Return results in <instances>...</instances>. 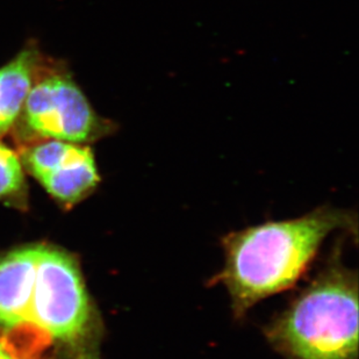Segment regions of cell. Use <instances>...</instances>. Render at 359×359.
<instances>
[{"instance_id":"cell-1","label":"cell","mask_w":359,"mask_h":359,"mask_svg":"<svg viewBox=\"0 0 359 359\" xmlns=\"http://www.w3.org/2000/svg\"><path fill=\"white\" fill-rule=\"evenodd\" d=\"M335 231L356 235V214L321 206L291 220L270 221L226 235L224 269L214 280L227 290L235 318L291 288Z\"/></svg>"},{"instance_id":"cell-2","label":"cell","mask_w":359,"mask_h":359,"mask_svg":"<svg viewBox=\"0 0 359 359\" xmlns=\"http://www.w3.org/2000/svg\"><path fill=\"white\" fill-rule=\"evenodd\" d=\"M341 249L265 327L285 359H358V275Z\"/></svg>"},{"instance_id":"cell-3","label":"cell","mask_w":359,"mask_h":359,"mask_svg":"<svg viewBox=\"0 0 359 359\" xmlns=\"http://www.w3.org/2000/svg\"><path fill=\"white\" fill-rule=\"evenodd\" d=\"M116 128V122L95 112L65 65L51 58L11 132L26 144L46 140L83 144L112 135Z\"/></svg>"},{"instance_id":"cell-4","label":"cell","mask_w":359,"mask_h":359,"mask_svg":"<svg viewBox=\"0 0 359 359\" xmlns=\"http://www.w3.org/2000/svg\"><path fill=\"white\" fill-rule=\"evenodd\" d=\"M27 323L54 339L85 343L95 353V321L79 265L69 255L40 245Z\"/></svg>"},{"instance_id":"cell-5","label":"cell","mask_w":359,"mask_h":359,"mask_svg":"<svg viewBox=\"0 0 359 359\" xmlns=\"http://www.w3.org/2000/svg\"><path fill=\"white\" fill-rule=\"evenodd\" d=\"M22 165L63 203L86 197L100 182L91 148L57 140L32 143L21 151Z\"/></svg>"},{"instance_id":"cell-6","label":"cell","mask_w":359,"mask_h":359,"mask_svg":"<svg viewBox=\"0 0 359 359\" xmlns=\"http://www.w3.org/2000/svg\"><path fill=\"white\" fill-rule=\"evenodd\" d=\"M40 245L12 251L0 259V325L27 323Z\"/></svg>"},{"instance_id":"cell-7","label":"cell","mask_w":359,"mask_h":359,"mask_svg":"<svg viewBox=\"0 0 359 359\" xmlns=\"http://www.w3.org/2000/svg\"><path fill=\"white\" fill-rule=\"evenodd\" d=\"M50 61L38 44L29 43L0 67V137L13 128L33 85Z\"/></svg>"},{"instance_id":"cell-8","label":"cell","mask_w":359,"mask_h":359,"mask_svg":"<svg viewBox=\"0 0 359 359\" xmlns=\"http://www.w3.org/2000/svg\"><path fill=\"white\" fill-rule=\"evenodd\" d=\"M25 192V173L20 157L0 142V199H13Z\"/></svg>"},{"instance_id":"cell-9","label":"cell","mask_w":359,"mask_h":359,"mask_svg":"<svg viewBox=\"0 0 359 359\" xmlns=\"http://www.w3.org/2000/svg\"><path fill=\"white\" fill-rule=\"evenodd\" d=\"M0 359H14L13 357L6 353V350L0 346Z\"/></svg>"}]
</instances>
